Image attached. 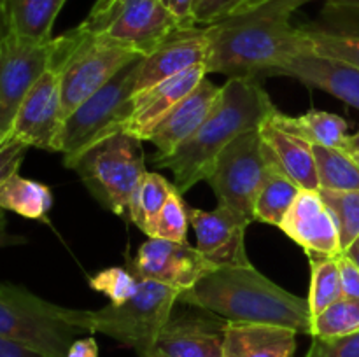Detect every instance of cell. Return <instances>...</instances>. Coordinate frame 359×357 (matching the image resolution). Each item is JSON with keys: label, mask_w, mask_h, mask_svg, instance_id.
<instances>
[{"label": "cell", "mask_w": 359, "mask_h": 357, "mask_svg": "<svg viewBox=\"0 0 359 357\" xmlns=\"http://www.w3.org/2000/svg\"><path fill=\"white\" fill-rule=\"evenodd\" d=\"M311 0H270L248 13L207 24V74L228 77L276 76V70L298 52H311L302 28L293 27V14Z\"/></svg>", "instance_id": "cell-1"}, {"label": "cell", "mask_w": 359, "mask_h": 357, "mask_svg": "<svg viewBox=\"0 0 359 357\" xmlns=\"http://www.w3.org/2000/svg\"><path fill=\"white\" fill-rule=\"evenodd\" d=\"M276 111L259 79L228 77L219 100L200 128L172 154L153 158V163L174 174V188L182 195L205 181L228 144L242 133L258 130Z\"/></svg>", "instance_id": "cell-2"}, {"label": "cell", "mask_w": 359, "mask_h": 357, "mask_svg": "<svg viewBox=\"0 0 359 357\" xmlns=\"http://www.w3.org/2000/svg\"><path fill=\"white\" fill-rule=\"evenodd\" d=\"M177 303L202 308L230 322H255L293 329L312 336L309 300L294 296L255 266H223L207 273Z\"/></svg>", "instance_id": "cell-3"}, {"label": "cell", "mask_w": 359, "mask_h": 357, "mask_svg": "<svg viewBox=\"0 0 359 357\" xmlns=\"http://www.w3.org/2000/svg\"><path fill=\"white\" fill-rule=\"evenodd\" d=\"M139 58L142 55L133 48L91 34L81 24L55 37L49 66L62 76L63 119Z\"/></svg>", "instance_id": "cell-4"}, {"label": "cell", "mask_w": 359, "mask_h": 357, "mask_svg": "<svg viewBox=\"0 0 359 357\" xmlns=\"http://www.w3.org/2000/svg\"><path fill=\"white\" fill-rule=\"evenodd\" d=\"M179 294L181 290L167 284L139 280L128 301L100 310H77L76 324L84 332H100L133 349L139 357H147L170 318Z\"/></svg>", "instance_id": "cell-5"}, {"label": "cell", "mask_w": 359, "mask_h": 357, "mask_svg": "<svg viewBox=\"0 0 359 357\" xmlns=\"http://www.w3.org/2000/svg\"><path fill=\"white\" fill-rule=\"evenodd\" d=\"M76 312L0 282V338L46 357H67L70 345L84 332L77 328Z\"/></svg>", "instance_id": "cell-6"}, {"label": "cell", "mask_w": 359, "mask_h": 357, "mask_svg": "<svg viewBox=\"0 0 359 357\" xmlns=\"http://www.w3.org/2000/svg\"><path fill=\"white\" fill-rule=\"evenodd\" d=\"M140 142L137 136L119 132L88 147L67 168L77 172L104 209L123 214L128 210L133 189L147 172Z\"/></svg>", "instance_id": "cell-7"}, {"label": "cell", "mask_w": 359, "mask_h": 357, "mask_svg": "<svg viewBox=\"0 0 359 357\" xmlns=\"http://www.w3.org/2000/svg\"><path fill=\"white\" fill-rule=\"evenodd\" d=\"M142 58L116 74L63 121L60 153L63 154L65 167L93 144L125 130L133 111V94Z\"/></svg>", "instance_id": "cell-8"}, {"label": "cell", "mask_w": 359, "mask_h": 357, "mask_svg": "<svg viewBox=\"0 0 359 357\" xmlns=\"http://www.w3.org/2000/svg\"><path fill=\"white\" fill-rule=\"evenodd\" d=\"M272 153L258 130L242 133L217 156L205 181L219 205L228 206L255 223V202L272 164Z\"/></svg>", "instance_id": "cell-9"}, {"label": "cell", "mask_w": 359, "mask_h": 357, "mask_svg": "<svg viewBox=\"0 0 359 357\" xmlns=\"http://www.w3.org/2000/svg\"><path fill=\"white\" fill-rule=\"evenodd\" d=\"M81 27L133 48L142 56L182 28L161 0H97Z\"/></svg>", "instance_id": "cell-10"}, {"label": "cell", "mask_w": 359, "mask_h": 357, "mask_svg": "<svg viewBox=\"0 0 359 357\" xmlns=\"http://www.w3.org/2000/svg\"><path fill=\"white\" fill-rule=\"evenodd\" d=\"M55 52V37L34 41L16 34L0 41V135L7 139L21 102L39 77L49 69Z\"/></svg>", "instance_id": "cell-11"}, {"label": "cell", "mask_w": 359, "mask_h": 357, "mask_svg": "<svg viewBox=\"0 0 359 357\" xmlns=\"http://www.w3.org/2000/svg\"><path fill=\"white\" fill-rule=\"evenodd\" d=\"M63 121L62 76L49 66L21 102L7 139H16L28 147L60 153Z\"/></svg>", "instance_id": "cell-12"}, {"label": "cell", "mask_w": 359, "mask_h": 357, "mask_svg": "<svg viewBox=\"0 0 359 357\" xmlns=\"http://www.w3.org/2000/svg\"><path fill=\"white\" fill-rule=\"evenodd\" d=\"M126 268L137 280L167 284L182 293L191 289L207 273L216 270V266L207 261L198 248L191 247L188 241L182 244L149 238L140 245Z\"/></svg>", "instance_id": "cell-13"}, {"label": "cell", "mask_w": 359, "mask_h": 357, "mask_svg": "<svg viewBox=\"0 0 359 357\" xmlns=\"http://www.w3.org/2000/svg\"><path fill=\"white\" fill-rule=\"evenodd\" d=\"M172 312L147 357H223L226 322L212 312L193 307Z\"/></svg>", "instance_id": "cell-14"}, {"label": "cell", "mask_w": 359, "mask_h": 357, "mask_svg": "<svg viewBox=\"0 0 359 357\" xmlns=\"http://www.w3.org/2000/svg\"><path fill=\"white\" fill-rule=\"evenodd\" d=\"M189 224L196 234V248L216 268L251 266L245 252V230L251 223L228 206L214 210L189 209Z\"/></svg>", "instance_id": "cell-15"}, {"label": "cell", "mask_w": 359, "mask_h": 357, "mask_svg": "<svg viewBox=\"0 0 359 357\" xmlns=\"http://www.w3.org/2000/svg\"><path fill=\"white\" fill-rule=\"evenodd\" d=\"M209 52V35L205 27L179 28L168 35L153 52L140 62L135 94L179 76L193 66L203 65Z\"/></svg>", "instance_id": "cell-16"}, {"label": "cell", "mask_w": 359, "mask_h": 357, "mask_svg": "<svg viewBox=\"0 0 359 357\" xmlns=\"http://www.w3.org/2000/svg\"><path fill=\"white\" fill-rule=\"evenodd\" d=\"M219 97L221 86H216L205 77L188 97L151 126L140 140H147L156 147L158 153L154 158L168 156L200 128Z\"/></svg>", "instance_id": "cell-17"}, {"label": "cell", "mask_w": 359, "mask_h": 357, "mask_svg": "<svg viewBox=\"0 0 359 357\" xmlns=\"http://www.w3.org/2000/svg\"><path fill=\"white\" fill-rule=\"evenodd\" d=\"M279 230L297 241L305 254H342L335 219L319 191L302 189Z\"/></svg>", "instance_id": "cell-18"}, {"label": "cell", "mask_w": 359, "mask_h": 357, "mask_svg": "<svg viewBox=\"0 0 359 357\" xmlns=\"http://www.w3.org/2000/svg\"><path fill=\"white\" fill-rule=\"evenodd\" d=\"M276 76L294 77L307 86L328 91L359 111V69L351 63L312 51L298 52L276 70Z\"/></svg>", "instance_id": "cell-19"}, {"label": "cell", "mask_w": 359, "mask_h": 357, "mask_svg": "<svg viewBox=\"0 0 359 357\" xmlns=\"http://www.w3.org/2000/svg\"><path fill=\"white\" fill-rule=\"evenodd\" d=\"M207 76L203 65L193 66L179 76L170 77L142 93L133 94V111L123 132L142 139L144 133L156 125L170 108H174L184 97H188Z\"/></svg>", "instance_id": "cell-20"}, {"label": "cell", "mask_w": 359, "mask_h": 357, "mask_svg": "<svg viewBox=\"0 0 359 357\" xmlns=\"http://www.w3.org/2000/svg\"><path fill=\"white\" fill-rule=\"evenodd\" d=\"M297 335L283 326L228 321L223 357H294Z\"/></svg>", "instance_id": "cell-21"}, {"label": "cell", "mask_w": 359, "mask_h": 357, "mask_svg": "<svg viewBox=\"0 0 359 357\" xmlns=\"http://www.w3.org/2000/svg\"><path fill=\"white\" fill-rule=\"evenodd\" d=\"M259 135H262L263 142L269 147L270 153L273 154L277 163L302 189L319 191L318 168H316L312 144L277 128L270 119H266L259 126Z\"/></svg>", "instance_id": "cell-22"}, {"label": "cell", "mask_w": 359, "mask_h": 357, "mask_svg": "<svg viewBox=\"0 0 359 357\" xmlns=\"http://www.w3.org/2000/svg\"><path fill=\"white\" fill-rule=\"evenodd\" d=\"M269 119L277 128L300 136L312 146H325L347 153L351 135L347 133V121L340 115L332 112L311 111L293 118L276 111Z\"/></svg>", "instance_id": "cell-23"}, {"label": "cell", "mask_w": 359, "mask_h": 357, "mask_svg": "<svg viewBox=\"0 0 359 357\" xmlns=\"http://www.w3.org/2000/svg\"><path fill=\"white\" fill-rule=\"evenodd\" d=\"M67 0H0V18L6 31L34 41L53 38L56 16Z\"/></svg>", "instance_id": "cell-24"}, {"label": "cell", "mask_w": 359, "mask_h": 357, "mask_svg": "<svg viewBox=\"0 0 359 357\" xmlns=\"http://www.w3.org/2000/svg\"><path fill=\"white\" fill-rule=\"evenodd\" d=\"M273 156V154H272ZM302 188L273 158L255 202V220L280 227Z\"/></svg>", "instance_id": "cell-25"}, {"label": "cell", "mask_w": 359, "mask_h": 357, "mask_svg": "<svg viewBox=\"0 0 359 357\" xmlns=\"http://www.w3.org/2000/svg\"><path fill=\"white\" fill-rule=\"evenodd\" d=\"M53 206V192L46 184L21 177L20 172L0 184V209L32 220H46Z\"/></svg>", "instance_id": "cell-26"}, {"label": "cell", "mask_w": 359, "mask_h": 357, "mask_svg": "<svg viewBox=\"0 0 359 357\" xmlns=\"http://www.w3.org/2000/svg\"><path fill=\"white\" fill-rule=\"evenodd\" d=\"M174 189V184H170L163 175L154 172H146L142 175L128 203L130 219L142 233L147 234L151 224L163 209Z\"/></svg>", "instance_id": "cell-27"}, {"label": "cell", "mask_w": 359, "mask_h": 357, "mask_svg": "<svg viewBox=\"0 0 359 357\" xmlns=\"http://www.w3.org/2000/svg\"><path fill=\"white\" fill-rule=\"evenodd\" d=\"M318 168L319 189L359 191V167L346 150L312 146Z\"/></svg>", "instance_id": "cell-28"}, {"label": "cell", "mask_w": 359, "mask_h": 357, "mask_svg": "<svg viewBox=\"0 0 359 357\" xmlns=\"http://www.w3.org/2000/svg\"><path fill=\"white\" fill-rule=\"evenodd\" d=\"M311 261V294H309V307L312 318L325 312L330 304L344 298L342 279L337 255L307 254Z\"/></svg>", "instance_id": "cell-29"}, {"label": "cell", "mask_w": 359, "mask_h": 357, "mask_svg": "<svg viewBox=\"0 0 359 357\" xmlns=\"http://www.w3.org/2000/svg\"><path fill=\"white\" fill-rule=\"evenodd\" d=\"M359 331V298H340L312 318V336L337 338Z\"/></svg>", "instance_id": "cell-30"}, {"label": "cell", "mask_w": 359, "mask_h": 357, "mask_svg": "<svg viewBox=\"0 0 359 357\" xmlns=\"http://www.w3.org/2000/svg\"><path fill=\"white\" fill-rule=\"evenodd\" d=\"M323 202L335 219L340 248L346 252L359 237V191H330L319 189Z\"/></svg>", "instance_id": "cell-31"}, {"label": "cell", "mask_w": 359, "mask_h": 357, "mask_svg": "<svg viewBox=\"0 0 359 357\" xmlns=\"http://www.w3.org/2000/svg\"><path fill=\"white\" fill-rule=\"evenodd\" d=\"M309 38L311 51L330 58L342 59L359 69V34L358 31H337L326 28L300 27Z\"/></svg>", "instance_id": "cell-32"}, {"label": "cell", "mask_w": 359, "mask_h": 357, "mask_svg": "<svg viewBox=\"0 0 359 357\" xmlns=\"http://www.w3.org/2000/svg\"><path fill=\"white\" fill-rule=\"evenodd\" d=\"M186 206L184 200H182L181 192L177 189L170 192L167 203L156 219L151 224L147 237L149 238H161V240H170V241H188L186 234H188L189 227V212Z\"/></svg>", "instance_id": "cell-33"}, {"label": "cell", "mask_w": 359, "mask_h": 357, "mask_svg": "<svg viewBox=\"0 0 359 357\" xmlns=\"http://www.w3.org/2000/svg\"><path fill=\"white\" fill-rule=\"evenodd\" d=\"M139 280L128 268H107L90 279V287L109 298L112 304H121L135 294Z\"/></svg>", "instance_id": "cell-34"}, {"label": "cell", "mask_w": 359, "mask_h": 357, "mask_svg": "<svg viewBox=\"0 0 359 357\" xmlns=\"http://www.w3.org/2000/svg\"><path fill=\"white\" fill-rule=\"evenodd\" d=\"M266 2L270 0H198L195 7V21L196 24L207 27L224 18L248 13Z\"/></svg>", "instance_id": "cell-35"}, {"label": "cell", "mask_w": 359, "mask_h": 357, "mask_svg": "<svg viewBox=\"0 0 359 357\" xmlns=\"http://www.w3.org/2000/svg\"><path fill=\"white\" fill-rule=\"evenodd\" d=\"M305 357H359V331L337 338H316Z\"/></svg>", "instance_id": "cell-36"}, {"label": "cell", "mask_w": 359, "mask_h": 357, "mask_svg": "<svg viewBox=\"0 0 359 357\" xmlns=\"http://www.w3.org/2000/svg\"><path fill=\"white\" fill-rule=\"evenodd\" d=\"M28 146L16 139H6L0 144V184L11 175L20 172L21 163L27 156Z\"/></svg>", "instance_id": "cell-37"}, {"label": "cell", "mask_w": 359, "mask_h": 357, "mask_svg": "<svg viewBox=\"0 0 359 357\" xmlns=\"http://www.w3.org/2000/svg\"><path fill=\"white\" fill-rule=\"evenodd\" d=\"M337 259H339L344 296L359 298V266L354 261H351L344 252L337 255Z\"/></svg>", "instance_id": "cell-38"}, {"label": "cell", "mask_w": 359, "mask_h": 357, "mask_svg": "<svg viewBox=\"0 0 359 357\" xmlns=\"http://www.w3.org/2000/svg\"><path fill=\"white\" fill-rule=\"evenodd\" d=\"M161 4L174 14L182 28L198 27L195 21L196 0H161Z\"/></svg>", "instance_id": "cell-39"}, {"label": "cell", "mask_w": 359, "mask_h": 357, "mask_svg": "<svg viewBox=\"0 0 359 357\" xmlns=\"http://www.w3.org/2000/svg\"><path fill=\"white\" fill-rule=\"evenodd\" d=\"M67 357H98V343L93 336L77 338L70 345Z\"/></svg>", "instance_id": "cell-40"}, {"label": "cell", "mask_w": 359, "mask_h": 357, "mask_svg": "<svg viewBox=\"0 0 359 357\" xmlns=\"http://www.w3.org/2000/svg\"><path fill=\"white\" fill-rule=\"evenodd\" d=\"M0 357H46L35 350L27 349L23 345L9 342L6 338H0Z\"/></svg>", "instance_id": "cell-41"}, {"label": "cell", "mask_w": 359, "mask_h": 357, "mask_svg": "<svg viewBox=\"0 0 359 357\" xmlns=\"http://www.w3.org/2000/svg\"><path fill=\"white\" fill-rule=\"evenodd\" d=\"M23 237H16V234L7 233V217H6V210L0 209V248L7 247V245H18V244H25Z\"/></svg>", "instance_id": "cell-42"}, {"label": "cell", "mask_w": 359, "mask_h": 357, "mask_svg": "<svg viewBox=\"0 0 359 357\" xmlns=\"http://www.w3.org/2000/svg\"><path fill=\"white\" fill-rule=\"evenodd\" d=\"M344 254H346L347 258L351 259V261H354L359 266V237L353 241V244L349 245V248H347V251L344 252Z\"/></svg>", "instance_id": "cell-43"}, {"label": "cell", "mask_w": 359, "mask_h": 357, "mask_svg": "<svg viewBox=\"0 0 359 357\" xmlns=\"http://www.w3.org/2000/svg\"><path fill=\"white\" fill-rule=\"evenodd\" d=\"M354 149H359V132L354 133V135H351L349 147H347V153H351V150H354Z\"/></svg>", "instance_id": "cell-44"}, {"label": "cell", "mask_w": 359, "mask_h": 357, "mask_svg": "<svg viewBox=\"0 0 359 357\" xmlns=\"http://www.w3.org/2000/svg\"><path fill=\"white\" fill-rule=\"evenodd\" d=\"M347 154H351V158H353L354 161H356V164L359 167V149H354V150H351V153H347Z\"/></svg>", "instance_id": "cell-45"}, {"label": "cell", "mask_w": 359, "mask_h": 357, "mask_svg": "<svg viewBox=\"0 0 359 357\" xmlns=\"http://www.w3.org/2000/svg\"><path fill=\"white\" fill-rule=\"evenodd\" d=\"M6 35V27H4V21L2 18H0V41H2V37Z\"/></svg>", "instance_id": "cell-46"}, {"label": "cell", "mask_w": 359, "mask_h": 357, "mask_svg": "<svg viewBox=\"0 0 359 357\" xmlns=\"http://www.w3.org/2000/svg\"><path fill=\"white\" fill-rule=\"evenodd\" d=\"M4 140H6V139H4V136H2V135H0V144H2V142H4Z\"/></svg>", "instance_id": "cell-47"}, {"label": "cell", "mask_w": 359, "mask_h": 357, "mask_svg": "<svg viewBox=\"0 0 359 357\" xmlns=\"http://www.w3.org/2000/svg\"><path fill=\"white\" fill-rule=\"evenodd\" d=\"M196 2H198V0H196Z\"/></svg>", "instance_id": "cell-48"}]
</instances>
